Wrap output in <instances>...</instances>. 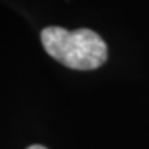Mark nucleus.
<instances>
[{"label": "nucleus", "instance_id": "nucleus-1", "mask_svg": "<svg viewBox=\"0 0 149 149\" xmlns=\"http://www.w3.org/2000/svg\"><path fill=\"white\" fill-rule=\"evenodd\" d=\"M40 38L45 52L71 70H96L108 58L104 40L90 28L47 27L42 30Z\"/></svg>", "mask_w": 149, "mask_h": 149}, {"label": "nucleus", "instance_id": "nucleus-2", "mask_svg": "<svg viewBox=\"0 0 149 149\" xmlns=\"http://www.w3.org/2000/svg\"><path fill=\"white\" fill-rule=\"evenodd\" d=\"M27 149H47V148H43V146H38V144H35V146H30V148Z\"/></svg>", "mask_w": 149, "mask_h": 149}]
</instances>
